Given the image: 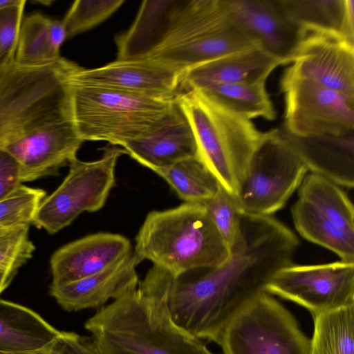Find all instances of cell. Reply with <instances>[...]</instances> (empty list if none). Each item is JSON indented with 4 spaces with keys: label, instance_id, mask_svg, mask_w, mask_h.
<instances>
[{
    "label": "cell",
    "instance_id": "6da1fadb",
    "mask_svg": "<svg viewBox=\"0 0 354 354\" xmlns=\"http://www.w3.org/2000/svg\"><path fill=\"white\" fill-rule=\"evenodd\" d=\"M299 245L296 234L272 216L243 213L225 261L173 277L167 296L172 319L192 336L216 344L230 320L293 263Z\"/></svg>",
    "mask_w": 354,
    "mask_h": 354
},
{
    "label": "cell",
    "instance_id": "7a4b0ae2",
    "mask_svg": "<svg viewBox=\"0 0 354 354\" xmlns=\"http://www.w3.org/2000/svg\"><path fill=\"white\" fill-rule=\"evenodd\" d=\"M172 279L153 265L136 287L86 320L103 354H214L172 319L167 306Z\"/></svg>",
    "mask_w": 354,
    "mask_h": 354
},
{
    "label": "cell",
    "instance_id": "3957f363",
    "mask_svg": "<svg viewBox=\"0 0 354 354\" xmlns=\"http://www.w3.org/2000/svg\"><path fill=\"white\" fill-rule=\"evenodd\" d=\"M230 252L204 206L184 203L150 212L136 235L133 252L175 278L218 266Z\"/></svg>",
    "mask_w": 354,
    "mask_h": 354
},
{
    "label": "cell",
    "instance_id": "277c9868",
    "mask_svg": "<svg viewBox=\"0 0 354 354\" xmlns=\"http://www.w3.org/2000/svg\"><path fill=\"white\" fill-rule=\"evenodd\" d=\"M79 66L61 57L39 67L14 62L0 71V149L37 129L72 120L70 77Z\"/></svg>",
    "mask_w": 354,
    "mask_h": 354
},
{
    "label": "cell",
    "instance_id": "5b68a950",
    "mask_svg": "<svg viewBox=\"0 0 354 354\" xmlns=\"http://www.w3.org/2000/svg\"><path fill=\"white\" fill-rule=\"evenodd\" d=\"M178 101L192 127L197 158L235 196L264 132L198 90L182 93Z\"/></svg>",
    "mask_w": 354,
    "mask_h": 354
},
{
    "label": "cell",
    "instance_id": "8992f818",
    "mask_svg": "<svg viewBox=\"0 0 354 354\" xmlns=\"http://www.w3.org/2000/svg\"><path fill=\"white\" fill-rule=\"evenodd\" d=\"M254 46L232 19L225 0H178L164 37L145 58L183 73Z\"/></svg>",
    "mask_w": 354,
    "mask_h": 354
},
{
    "label": "cell",
    "instance_id": "52a82bcc",
    "mask_svg": "<svg viewBox=\"0 0 354 354\" xmlns=\"http://www.w3.org/2000/svg\"><path fill=\"white\" fill-rule=\"evenodd\" d=\"M71 118L83 141L122 147L151 130L177 99H159L70 80Z\"/></svg>",
    "mask_w": 354,
    "mask_h": 354
},
{
    "label": "cell",
    "instance_id": "ba28073f",
    "mask_svg": "<svg viewBox=\"0 0 354 354\" xmlns=\"http://www.w3.org/2000/svg\"><path fill=\"white\" fill-rule=\"evenodd\" d=\"M308 172L279 128L264 132L234 196L241 212L272 216L286 206Z\"/></svg>",
    "mask_w": 354,
    "mask_h": 354
},
{
    "label": "cell",
    "instance_id": "9c48e42d",
    "mask_svg": "<svg viewBox=\"0 0 354 354\" xmlns=\"http://www.w3.org/2000/svg\"><path fill=\"white\" fill-rule=\"evenodd\" d=\"M290 211L303 239L333 252L340 260L354 261V208L342 187L308 172Z\"/></svg>",
    "mask_w": 354,
    "mask_h": 354
},
{
    "label": "cell",
    "instance_id": "30bf717a",
    "mask_svg": "<svg viewBox=\"0 0 354 354\" xmlns=\"http://www.w3.org/2000/svg\"><path fill=\"white\" fill-rule=\"evenodd\" d=\"M216 344L223 354H310V339L295 317L266 291L230 320Z\"/></svg>",
    "mask_w": 354,
    "mask_h": 354
},
{
    "label": "cell",
    "instance_id": "8fae6325",
    "mask_svg": "<svg viewBox=\"0 0 354 354\" xmlns=\"http://www.w3.org/2000/svg\"><path fill=\"white\" fill-rule=\"evenodd\" d=\"M102 157L84 162L75 158L60 185L42 201L34 217L36 227L50 234L69 225L84 212H94L102 208L115 182L118 158L127 154L123 148L107 145Z\"/></svg>",
    "mask_w": 354,
    "mask_h": 354
},
{
    "label": "cell",
    "instance_id": "7c38bea8",
    "mask_svg": "<svg viewBox=\"0 0 354 354\" xmlns=\"http://www.w3.org/2000/svg\"><path fill=\"white\" fill-rule=\"evenodd\" d=\"M283 128L301 137L354 133V94L282 75Z\"/></svg>",
    "mask_w": 354,
    "mask_h": 354
},
{
    "label": "cell",
    "instance_id": "4fadbf2b",
    "mask_svg": "<svg viewBox=\"0 0 354 354\" xmlns=\"http://www.w3.org/2000/svg\"><path fill=\"white\" fill-rule=\"evenodd\" d=\"M265 291L294 302L313 317L354 304V261L295 265L279 270Z\"/></svg>",
    "mask_w": 354,
    "mask_h": 354
},
{
    "label": "cell",
    "instance_id": "5bb4252c",
    "mask_svg": "<svg viewBox=\"0 0 354 354\" xmlns=\"http://www.w3.org/2000/svg\"><path fill=\"white\" fill-rule=\"evenodd\" d=\"M183 75V73L151 59H117L98 68L79 66L70 80L150 97L175 99L184 92Z\"/></svg>",
    "mask_w": 354,
    "mask_h": 354
},
{
    "label": "cell",
    "instance_id": "9a60e30c",
    "mask_svg": "<svg viewBox=\"0 0 354 354\" xmlns=\"http://www.w3.org/2000/svg\"><path fill=\"white\" fill-rule=\"evenodd\" d=\"M237 26L255 46L290 64L306 32L288 15L279 0H225Z\"/></svg>",
    "mask_w": 354,
    "mask_h": 354
},
{
    "label": "cell",
    "instance_id": "2e32d148",
    "mask_svg": "<svg viewBox=\"0 0 354 354\" xmlns=\"http://www.w3.org/2000/svg\"><path fill=\"white\" fill-rule=\"evenodd\" d=\"M283 75L354 94V45L338 37L307 32Z\"/></svg>",
    "mask_w": 354,
    "mask_h": 354
},
{
    "label": "cell",
    "instance_id": "e0dca14e",
    "mask_svg": "<svg viewBox=\"0 0 354 354\" xmlns=\"http://www.w3.org/2000/svg\"><path fill=\"white\" fill-rule=\"evenodd\" d=\"M84 141L72 120L37 129L6 146L18 162L22 183L56 175L69 165Z\"/></svg>",
    "mask_w": 354,
    "mask_h": 354
},
{
    "label": "cell",
    "instance_id": "ac0fdd59",
    "mask_svg": "<svg viewBox=\"0 0 354 354\" xmlns=\"http://www.w3.org/2000/svg\"><path fill=\"white\" fill-rule=\"evenodd\" d=\"M122 148L152 171L197 158L194 136L178 97L151 130L125 143Z\"/></svg>",
    "mask_w": 354,
    "mask_h": 354
},
{
    "label": "cell",
    "instance_id": "d6986e66",
    "mask_svg": "<svg viewBox=\"0 0 354 354\" xmlns=\"http://www.w3.org/2000/svg\"><path fill=\"white\" fill-rule=\"evenodd\" d=\"M130 241L110 232H98L67 243L50 258L51 285L73 282L117 263L132 252Z\"/></svg>",
    "mask_w": 354,
    "mask_h": 354
},
{
    "label": "cell",
    "instance_id": "ffe728a7",
    "mask_svg": "<svg viewBox=\"0 0 354 354\" xmlns=\"http://www.w3.org/2000/svg\"><path fill=\"white\" fill-rule=\"evenodd\" d=\"M141 261L132 252L117 263L82 279L57 286L50 285V294L67 311L102 306L136 287V268Z\"/></svg>",
    "mask_w": 354,
    "mask_h": 354
},
{
    "label": "cell",
    "instance_id": "44dd1931",
    "mask_svg": "<svg viewBox=\"0 0 354 354\" xmlns=\"http://www.w3.org/2000/svg\"><path fill=\"white\" fill-rule=\"evenodd\" d=\"M280 133L308 171L338 185L354 187V133L301 137L279 128Z\"/></svg>",
    "mask_w": 354,
    "mask_h": 354
},
{
    "label": "cell",
    "instance_id": "7402d4cb",
    "mask_svg": "<svg viewBox=\"0 0 354 354\" xmlns=\"http://www.w3.org/2000/svg\"><path fill=\"white\" fill-rule=\"evenodd\" d=\"M281 63L254 46L194 66L183 73L184 91L268 78Z\"/></svg>",
    "mask_w": 354,
    "mask_h": 354
},
{
    "label": "cell",
    "instance_id": "603a6c76",
    "mask_svg": "<svg viewBox=\"0 0 354 354\" xmlns=\"http://www.w3.org/2000/svg\"><path fill=\"white\" fill-rule=\"evenodd\" d=\"M60 332L30 308L0 299V354L39 350Z\"/></svg>",
    "mask_w": 354,
    "mask_h": 354
},
{
    "label": "cell",
    "instance_id": "cb8c5ba5",
    "mask_svg": "<svg viewBox=\"0 0 354 354\" xmlns=\"http://www.w3.org/2000/svg\"><path fill=\"white\" fill-rule=\"evenodd\" d=\"M306 32L340 38L354 45V0H279Z\"/></svg>",
    "mask_w": 354,
    "mask_h": 354
},
{
    "label": "cell",
    "instance_id": "d4e9b609",
    "mask_svg": "<svg viewBox=\"0 0 354 354\" xmlns=\"http://www.w3.org/2000/svg\"><path fill=\"white\" fill-rule=\"evenodd\" d=\"M178 2V0L142 1L130 28L115 38L117 59L146 57L164 37Z\"/></svg>",
    "mask_w": 354,
    "mask_h": 354
},
{
    "label": "cell",
    "instance_id": "484cf974",
    "mask_svg": "<svg viewBox=\"0 0 354 354\" xmlns=\"http://www.w3.org/2000/svg\"><path fill=\"white\" fill-rule=\"evenodd\" d=\"M267 79L219 84L198 91L243 118L272 121L277 113L266 89Z\"/></svg>",
    "mask_w": 354,
    "mask_h": 354
},
{
    "label": "cell",
    "instance_id": "4316f807",
    "mask_svg": "<svg viewBox=\"0 0 354 354\" xmlns=\"http://www.w3.org/2000/svg\"><path fill=\"white\" fill-rule=\"evenodd\" d=\"M153 171L163 178L185 203L202 204L215 195L220 185L215 176L197 158Z\"/></svg>",
    "mask_w": 354,
    "mask_h": 354
},
{
    "label": "cell",
    "instance_id": "83f0119b",
    "mask_svg": "<svg viewBox=\"0 0 354 354\" xmlns=\"http://www.w3.org/2000/svg\"><path fill=\"white\" fill-rule=\"evenodd\" d=\"M310 354H354V304L313 317Z\"/></svg>",
    "mask_w": 354,
    "mask_h": 354
},
{
    "label": "cell",
    "instance_id": "f1b7e54d",
    "mask_svg": "<svg viewBox=\"0 0 354 354\" xmlns=\"http://www.w3.org/2000/svg\"><path fill=\"white\" fill-rule=\"evenodd\" d=\"M50 19L35 13L23 18L15 62L28 67L53 64L62 57L53 50L49 32Z\"/></svg>",
    "mask_w": 354,
    "mask_h": 354
},
{
    "label": "cell",
    "instance_id": "f546056e",
    "mask_svg": "<svg viewBox=\"0 0 354 354\" xmlns=\"http://www.w3.org/2000/svg\"><path fill=\"white\" fill-rule=\"evenodd\" d=\"M41 189L21 185L0 201V233L21 225L32 223L37 209L46 198Z\"/></svg>",
    "mask_w": 354,
    "mask_h": 354
},
{
    "label": "cell",
    "instance_id": "4dcf8cb0",
    "mask_svg": "<svg viewBox=\"0 0 354 354\" xmlns=\"http://www.w3.org/2000/svg\"><path fill=\"white\" fill-rule=\"evenodd\" d=\"M123 0H77L73 2L62 23L67 39L100 24L112 15Z\"/></svg>",
    "mask_w": 354,
    "mask_h": 354
},
{
    "label": "cell",
    "instance_id": "1f68e13d",
    "mask_svg": "<svg viewBox=\"0 0 354 354\" xmlns=\"http://www.w3.org/2000/svg\"><path fill=\"white\" fill-rule=\"evenodd\" d=\"M202 205L230 248L237 237L242 214L234 196L220 184L215 195Z\"/></svg>",
    "mask_w": 354,
    "mask_h": 354
},
{
    "label": "cell",
    "instance_id": "d6a6232c",
    "mask_svg": "<svg viewBox=\"0 0 354 354\" xmlns=\"http://www.w3.org/2000/svg\"><path fill=\"white\" fill-rule=\"evenodd\" d=\"M30 225H21L0 233V270L17 274L30 259L35 247L28 237Z\"/></svg>",
    "mask_w": 354,
    "mask_h": 354
},
{
    "label": "cell",
    "instance_id": "836d02e7",
    "mask_svg": "<svg viewBox=\"0 0 354 354\" xmlns=\"http://www.w3.org/2000/svg\"><path fill=\"white\" fill-rule=\"evenodd\" d=\"M26 2L0 10V71L15 62Z\"/></svg>",
    "mask_w": 354,
    "mask_h": 354
},
{
    "label": "cell",
    "instance_id": "e575fe53",
    "mask_svg": "<svg viewBox=\"0 0 354 354\" xmlns=\"http://www.w3.org/2000/svg\"><path fill=\"white\" fill-rule=\"evenodd\" d=\"M17 354H103L92 337L61 331L42 348Z\"/></svg>",
    "mask_w": 354,
    "mask_h": 354
},
{
    "label": "cell",
    "instance_id": "d590c367",
    "mask_svg": "<svg viewBox=\"0 0 354 354\" xmlns=\"http://www.w3.org/2000/svg\"><path fill=\"white\" fill-rule=\"evenodd\" d=\"M22 183L17 160L5 149H0V201L6 198Z\"/></svg>",
    "mask_w": 354,
    "mask_h": 354
},
{
    "label": "cell",
    "instance_id": "8d00e7d4",
    "mask_svg": "<svg viewBox=\"0 0 354 354\" xmlns=\"http://www.w3.org/2000/svg\"><path fill=\"white\" fill-rule=\"evenodd\" d=\"M49 32L51 46L55 52L60 55V48L66 37V33L62 21L50 19Z\"/></svg>",
    "mask_w": 354,
    "mask_h": 354
},
{
    "label": "cell",
    "instance_id": "74e56055",
    "mask_svg": "<svg viewBox=\"0 0 354 354\" xmlns=\"http://www.w3.org/2000/svg\"><path fill=\"white\" fill-rule=\"evenodd\" d=\"M15 274L0 270V295L7 288Z\"/></svg>",
    "mask_w": 354,
    "mask_h": 354
},
{
    "label": "cell",
    "instance_id": "f35d334b",
    "mask_svg": "<svg viewBox=\"0 0 354 354\" xmlns=\"http://www.w3.org/2000/svg\"><path fill=\"white\" fill-rule=\"evenodd\" d=\"M20 0H0V10L18 3Z\"/></svg>",
    "mask_w": 354,
    "mask_h": 354
}]
</instances>
